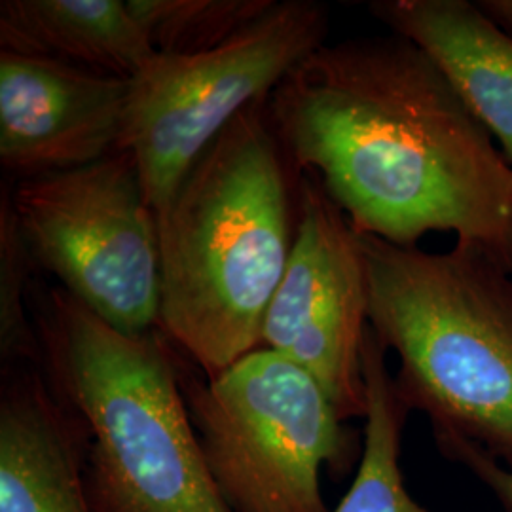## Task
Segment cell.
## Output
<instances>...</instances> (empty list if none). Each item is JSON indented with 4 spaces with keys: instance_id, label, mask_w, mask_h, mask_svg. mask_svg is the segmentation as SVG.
<instances>
[{
    "instance_id": "cell-1",
    "label": "cell",
    "mask_w": 512,
    "mask_h": 512,
    "mask_svg": "<svg viewBox=\"0 0 512 512\" xmlns=\"http://www.w3.org/2000/svg\"><path fill=\"white\" fill-rule=\"evenodd\" d=\"M277 141L359 236L454 232L512 268V165L437 65L401 35L302 59L268 99Z\"/></svg>"
},
{
    "instance_id": "cell-2",
    "label": "cell",
    "mask_w": 512,
    "mask_h": 512,
    "mask_svg": "<svg viewBox=\"0 0 512 512\" xmlns=\"http://www.w3.org/2000/svg\"><path fill=\"white\" fill-rule=\"evenodd\" d=\"M298 179L262 99L209 145L158 217L160 330L205 378L262 348L293 249Z\"/></svg>"
},
{
    "instance_id": "cell-3",
    "label": "cell",
    "mask_w": 512,
    "mask_h": 512,
    "mask_svg": "<svg viewBox=\"0 0 512 512\" xmlns=\"http://www.w3.org/2000/svg\"><path fill=\"white\" fill-rule=\"evenodd\" d=\"M40 366L82 433L95 512H232L207 471L160 329L124 334L63 287L31 291Z\"/></svg>"
},
{
    "instance_id": "cell-4",
    "label": "cell",
    "mask_w": 512,
    "mask_h": 512,
    "mask_svg": "<svg viewBox=\"0 0 512 512\" xmlns=\"http://www.w3.org/2000/svg\"><path fill=\"white\" fill-rule=\"evenodd\" d=\"M368 325L395 351V389L444 452L475 446L512 473V268L456 241L425 253L361 236Z\"/></svg>"
},
{
    "instance_id": "cell-5",
    "label": "cell",
    "mask_w": 512,
    "mask_h": 512,
    "mask_svg": "<svg viewBox=\"0 0 512 512\" xmlns=\"http://www.w3.org/2000/svg\"><path fill=\"white\" fill-rule=\"evenodd\" d=\"M181 387L207 471L232 512H329L321 469L344 478L363 446L323 387L274 349L217 378L190 370Z\"/></svg>"
},
{
    "instance_id": "cell-6",
    "label": "cell",
    "mask_w": 512,
    "mask_h": 512,
    "mask_svg": "<svg viewBox=\"0 0 512 512\" xmlns=\"http://www.w3.org/2000/svg\"><path fill=\"white\" fill-rule=\"evenodd\" d=\"M329 6L275 0L274 6L217 48L196 55H154L131 78L120 150H129L156 219L186 173L238 114L270 99L279 82L325 46Z\"/></svg>"
},
{
    "instance_id": "cell-7",
    "label": "cell",
    "mask_w": 512,
    "mask_h": 512,
    "mask_svg": "<svg viewBox=\"0 0 512 512\" xmlns=\"http://www.w3.org/2000/svg\"><path fill=\"white\" fill-rule=\"evenodd\" d=\"M10 203L35 266L124 334L160 329V234L129 150L16 181Z\"/></svg>"
},
{
    "instance_id": "cell-8",
    "label": "cell",
    "mask_w": 512,
    "mask_h": 512,
    "mask_svg": "<svg viewBox=\"0 0 512 512\" xmlns=\"http://www.w3.org/2000/svg\"><path fill=\"white\" fill-rule=\"evenodd\" d=\"M368 275L361 236L313 175H300L287 270L262 330V348L302 366L344 421L366 418L363 342Z\"/></svg>"
},
{
    "instance_id": "cell-9",
    "label": "cell",
    "mask_w": 512,
    "mask_h": 512,
    "mask_svg": "<svg viewBox=\"0 0 512 512\" xmlns=\"http://www.w3.org/2000/svg\"><path fill=\"white\" fill-rule=\"evenodd\" d=\"M131 78L0 50V164L16 179L93 164L122 147Z\"/></svg>"
},
{
    "instance_id": "cell-10",
    "label": "cell",
    "mask_w": 512,
    "mask_h": 512,
    "mask_svg": "<svg viewBox=\"0 0 512 512\" xmlns=\"http://www.w3.org/2000/svg\"><path fill=\"white\" fill-rule=\"evenodd\" d=\"M0 512H95L78 421L40 365L2 370Z\"/></svg>"
},
{
    "instance_id": "cell-11",
    "label": "cell",
    "mask_w": 512,
    "mask_h": 512,
    "mask_svg": "<svg viewBox=\"0 0 512 512\" xmlns=\"http://www.w3.org/2000/svg\"><path fill=\"white\" fill-rule=\"evenodd\" d=\"M374 18L437 65L512 165V37L471 0H376Z\"/></svg>"
},
{
    "instance_id": "cell-12",
    "label": "cell",
    "mask_w": 512,
    "mask_h": 512,
    "mask_svg": "<svg viewBox=\"0 0 512 512\" xmlns=\"http://www.w3.org/2000/svg\"><path fill=\"white\" fill-rule=\"evenodd\" d=\"M0 50L122 78L156 55L128 0H2Z\"/></svg>"
},
{
    "instance_id": "cell-13",
    "label": "cell",
    "mask_w": 512,
    "mask_h": 512,
    "mask_svg": "<svg viewBox=\"0 0 512 512\" xmlns=\"http://www.w3.org/2000/svg\"><path fill=\"white\" fill-rule=\"evenodd\" d=\"M385 357L387 349L368 325L363 342L368 403L363 456L348 494L332 512H433L420 505L404 484L401 446L410 410L397 395Z\"/></svg>"
},
{
    "instance_id": "cell-14",
    "label": "cell",
    "mask_w": 512,
    "mask_h": 512,
    "mask_svg": "<svg viewBox=\"0 0 512 512\" xmlns=\"http://www.w3.org/2000/svg\"><path fill=\"white\" fill-rule=\"evenodd\" d=\"M275 0H128L148 42L162 55L209 52L262 18Z\"/></svg>"
},
{
    "instance_id": "cell-15",
    "label": "cell",
    "mask_w": 512,
    "mask_h": 512,
    "mask_svg": "<svg viewBox=\"0 0 512 512\" xmlns=\"http://www.w3.org/2000/svg\"><path fill=\"white\" fill-rule=\"evenodd\" d=\"M37 270L19 232L10 203L2 190L0 203V359L2 370L19 365H40V346L31 313V281Z\"/></svg>"
},
{
    "instance_id": "cell-16",
    "label": "cell",
    "mask_w": 512,
    "mask_h": 512,
    "mask_svg": "<svg viewBox=\"0 0 512 512\" xmlns=\"http://www.w3.org/2000/svg\"><path fill=\"white\" fill-rule=\"evenodd\" d=\"M440 454L467 467L492 492L501 509L512 512V473L507 467L469 444L450 446Z\"/></svg>"
},
{
    "instance_id": "cell-17",
    "label": "cell",
    "mask_w": 512,
    "mask_h": 512,
    "mask_svg": "<svg viewBox=\"0 0 512 512\" xmlns=\"http://www.w3.org/2000/svg\"><path fill=\"white\" fill-rule=\"evenodd\" d=\"M476 4L512 37V0H478Z\"/></svg>"
}]
</instances>
